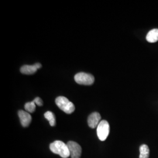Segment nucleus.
I'll use <instances>...</instances> for the list:
<instances>
[{
    "label": "nucleus",
    "instance_id": "6e6552de",
    "mask_svg": "<svg viewBox=\"0 0 158 158\" xmlns=\"http://www.w3.org/2000/svg\"><path fill=\"white\" fill-rule=\"evenodd\" d=\"M18 115L20 119L21 125L23 127H27L32 121V117L28 112L20 110L18 111Z\"/></svg>",
    "mask_w": 158,
    "mask_h": 158
},
{
    "label": "nucleus",
    "instance_id": "9b49d317",
    "mask_svg": "<svg viewBox=\"0 0 158 158\" xmlns=\"http://www.w3.org/2000/svg\"><path fill=\"white\" fill-rule=\"evenodd\" d=\"M44 117L49 122L52 127H54L56 125V118L55 114L51 111H47L45 113Z\"/></svg>",
    "mask_w": 158,
    "mask_h": 158
},
{
    "label": "nucleus",
    "instance_id": "1a4fd4ad",
    "mask_svg": "<svg viewBox=\"0 0 158 158\" xmlns=\"http://www.w3.org/2000/svg\"><path fill=\"white\" fill-rule=\"evenodd\" d=\"M146 39L149 43H155L158 41V29L151 30L147 34Z\"/></svg>",
    "mask_w": 158,
    "mask_h": 158
},
{
    "label": "nucleus",
    "instance_id": "423d86ee",
    "mask_svg": "<svg viewBox=\"0 0 158 158\" xmlns=\"http://www.w3.org/2000/svg\"><path fill=\"white\" fill-rule=\"evenodd\" d=\"M102 117L98 113H92L88 118V124L91 128H95L98 127L101 121Z\"/></svg>",
    "mask_w": 158,
    "mask_h": 158
},
{
    "label": "nucleus",
    "instance_id": "7ed1b4c3",
    "mask_svg": "<svg viewBox=\"0 0 158 158\" xmlns=\"http://www.w3.org/2000/svg\"><path fill=\"white\" fill-rule=\"evenodd\" d=\"M75 81L79 85H93L94 82V76L89 73L80 72L76 74L74 76Z\"/></svg>",
    "mask_w": 158,
    "mask_h": 158
},
{
    "label": "nucleus",
    "instance_id": "20e7f679",
    "mask_svg": "<svg viewBox=\"0 0 158 158\" xmlns=\"http://www.w3.org/2000/svg\"><path fill=\"white\" fill-rule=\"evenodd\" d=\"M97 133L99 139L105 141L110 133V125L107 121L102 120L97 127Z\"/></svg>",
    "mask_w": 158,
    "mask_h": 158
},
{
    "label": "nucleus",
    "instance_id": "39448f33",
    "mask_svg": "<svg viewBox=\"0 0 158 158\" xmlns=\"http://www.w3.org/2000/svg\"><path fill=\"white\" fill-rule=\"evenodd\" d=\"M68 148L72 158H80L81 154V148L79 144L73 141L68 142Z\"/></svg>",
    "mask_w": 158,
    "mask_h": 158
},
{
    "label": "nucleus",
    "instance_id": "f257e3e1",
    "mask_svg": "<svg viewBox=\"0 0 158 158\" xmlns=\"http://www.w3.org/2000/svg\"><path fill=\"white\" fill-rule=\"evenodd\" d=\"M50 149L52 152L60 155L63 158H68L70 156L68 145L60 141L52 142L50 145Z\"/></svg>",
    "mask_w": 158,
    "mask_h": 158
},
{
    "label": "nucleus",
    "instance_id": "9d476101",
    "mask_svg": "<svg viewBox=\"0 0 158 158\" xmlns=\"http://www.w3.org/2000/svg\"><path fill=\"white\" fill-rule=\"evenodd\" d=\"M140 155L139 158H149V149L147 145H142L139 148Z\"/></svg>",
    "mask_w": 158,
    "mask_h": 158
},
{
    "label": "nucleus",
    "instance_id": "f8f14e48",
    "mask_svg": "<svg viewBox=\"0 0 158 158\" xmlns=\"http://www.w3.org/2000/svg\"><path fill=\"white\" fill-rule=\"evenodd\" d=\"M35 103L33 101L31 102H28L25 104V109L28 113H34L36 109Z\"/></svg>",
    "mask_w": 158,
    "mask_h": 158
},
{
    "label": "nucleus",
    "instance_id": "f03ea898",
    "mask_svg": "<svg viewBox=\"0 0 158 158\" xmlns=\"http://www.w3.org/2000/svg\"><path fill=\"white\" fill-rule=\"evenodd\" d=\"M55 102L57 107L64 113L70 114L74 111L75 107L73 104L70 102L66 97L59 96L57 97Z\"/></svg>",
    "mask_w": 158,
    "mask_h": 158
},
{
    "label": "nucleus",
    "instance_id": "0eeeda50",
    "mask_svg": "<svg viewBox=\"0 0 158 158\" xmlns=\"http://www.w3.org/2000/svg\"><path fill=\"white\" fill-rule=\"evenodd\" d=\"M42 67L41 64L36 63L34 65H24L21 68V72L24 74H32L36 72L38 69H40Z\"/></svg>",
    "mask_w": 158,
    "mask_h": 158
},
{
    "label": "nucleus",
    "instance_id": "ddd939ff",
    "mask_svg": "<svg viewBox=\"0 0 158 158\" xmlns=\"http://www.w3.org/2000/svg\"><path fill=\"white\" fill-rule=\"evenodd\" d=\"M33 102L38 106H43V102L42 100V99L40 97H36L34 100Z\"/></svg>",
    "mask_w": 158,
    "mask_h": 158
}]
</instances>
